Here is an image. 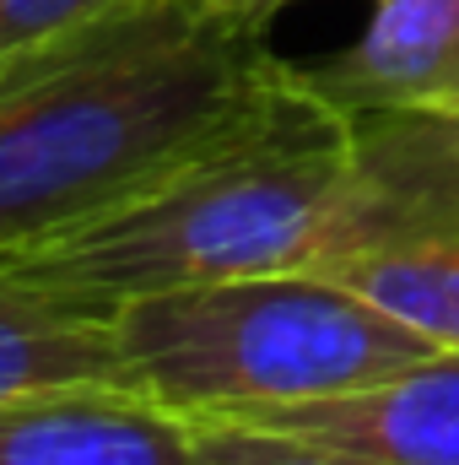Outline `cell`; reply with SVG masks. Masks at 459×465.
Returning a JSON list of instances; mask_svg holds the SVG:
<instances>
[{
  "mask_svg": "<svg viewBox=\"0 0 459 465\" xmlns=\"http://www.w3.org/2000/svg\"><path fill=\"white\" fill-rule=\"evenodd\" d=\"M298 87L265 27L130 0L0 71V254L98 223L254 130Z\"/></svg>",
  "mask_w": 459,
  "mask_h": 465,
  "instance_id": "cell-1",
  "label": "cell"
},
{
  "mask_svg": "<svg viewBox=\"0 0 459 465\" xmlns=\"http://www.w3.org/2000/svg\"><path fill=\"white\" fill-rule=\"evenodd\" d=\"M351 190V114L298 87L222 152L82 228L5 249L0 282L114 314L124 298L254 271H314Z\"/></svg>",
  "mask_w": 459,
  "mask_h": 465,
  "instance_id": "cell-2",
  "label": "cell"
},
{
  "mask_svg": "<svg viewBox=\"0 0 459 465\" xmlns=\"http://www.w3.org/2000/svg\"><path fill=\"white\" fill-rule=\"evenodd\" d=\"M130 384L184 417H259L367 390L433 351L325 271H254L124 298L114 314Z\"/></svg>",
  "mask_w": 459,
  "mask_h": 465,
  "instance_id": "cell-3",
  "label": "cell"
},
{
  "mask_svg": "<svg viewBox=\"0 0 459 465\" xmlns=\"http://www.w3.org/2000/svg\"><path fill=\"white\" fill-rule=\"evenodd\" d=\"M314 271L459 347V114H351V190Z\"/></svg>",
  "mask_w": 459,
  "mask_h": 465,
  "instance_id": "cell-4",
  "label": "cell"
},
{
  "mask_svg": "<svg viewBox=\"0 0 459 465\" xmlns=\"http://www.w3.org/2000/svg\"><path fill=\"white\" fill-rule=\"evenodd\" d=\"M190 455L195 417L130 384L0 401V465H190Z\"/></svg>",
  "mask_w": 459,
  "mask_h": 465,
  "instance_id": "cell-5",
  "label": "cell"
},
{
  "mask_svg": "<svg viewBox=\"0 0 459 465\" xmlns=\"http://www.w3.org/2000/svg\"><path fill=\"white\" fill-rule=\"evenodd\" d=\"M303 76L341 114H459V0H373L367 27Z\"/></svg>",
  "mask_w": 459,
  "mask_h": 465,
  "instance_id": "cell-6",
  "label": "cell"
},
{
  "mask_svg": "<svg viewBox=\"0 0 459 465\" xmlns=\"http://www.w3.org/2000/svg\"><path fill=\"white\" fill-rule=\"evenodd\" d=\"M243 422L336 444L378 465H459V347L433 351L367 390L259 411Z\"/></svg>",
  "mask_w": 459,
  "mask_h": 465,
  "instance_id": "cell-7",
  "label": "cell"
},
{
  "mask_svg": "<svg viewBox=\"0 0 459 465\" xmlns=\"http://www.w3.org/2000/svg\"><path fill=\"white\" fill-rule=\"evenodd\" d=\"M71 384H130L114 320L0 282V401Z\"/></svg>",
  "mask_w": 459,
  "mask_h": 465,
  "instance_id": "cell-8",
  "label": "cell"
},
{
  "mask_svg": "<svg viewBox=\"0 0 459 465\" xmlns=\"http://www.w3.org/2000/svg\"><path fill=\"white\" fill-rule=\"evenodd\" d=\"M190 465H378L336 444H314L265 422L243 417H195V455Z\"/></svg>",
  "mask_w": 459,
  "mask_h": 465,
  "instance_id": "cell-9",
  "label": "cell"
},
{
  "mask_svg": "<svg viewBox=\"0 0 459 465\" xmlns=\"http://www.w3.org/2000/svg\"><path fill=\"white\" fill-rule=\"evenodd\" d=\"M130 0H0V71L87 33L93 22L124 11Z\"/></svg>",
  "mask_w": 459,
  "mask_h": 465,
  "instance_id": "cell-10",
  "label": "cell"
},
{
  "mask_svg": "<svg viewBox=\"0 0 459 465\" xmlns=\"http://www.w3.org/2000/svg\"><path fill=\"white\" fill-rule=\"evenodd\" d=\"M211 5L238 16V22H249V27H270V16L287 11V5H298V0H211Z\"/></svg>",
  "mask_w": 459,
  "mask_h": 465,
  "instance_id": "cell-11",
  "label": "cell"
}]
</instances>
